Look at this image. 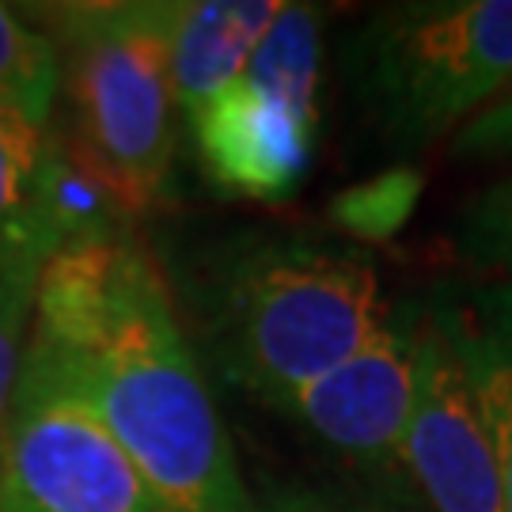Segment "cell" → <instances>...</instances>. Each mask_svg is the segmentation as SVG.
Returning a JSON list of instances; mask_svg holds the SVG:
<instances>
[{"label": "cell", "mask_w": 512, "mask_h": 512, "mask_svg": "<svg viewBox=\"0 0 512 512\" xmlns=\"http://www.w3.org/2000/svg\"><path fill=\"white\" fill-rule=\"evenodd\" d=\"M31 334L73 372L156 512H255L164 277L129 228L42 266Z\"/></svg>", "instance_id": "6da1fadb"}, {"label": "cell", "mask_w": 512, "mask_h": 512, "mask_svg": "<svg viewBox=\"0 0 512 512\" xmlns=\"http://www.w3.org/2000/svg\"><path fill=\"white\" fill-rule=\"evenodd\" d=\"M391 300L376 262L334 239H258L209 285V334L224 376L274 406L384 330Z\"/></svg>", "instance_id": "7a4b0ae2"}, {"label": "cell", "mask_w": 512, "mask_h": 512, "mask_svg": "<svg viewBox=\"0 0 512 512\" xmlns=\"http://www.w3.org/2000/svg\"><path fill=\"white\" fill-rule=\"evenodd\" d=\"M31 16L57 46L61 92L73 114L65 145L126 217L164 205L179 145L164 0L42 4Z\"/></svg>", "instance_id": "3957f363"}, {"label": "cell", "mask_w": 512, "mask_h": 512, "mask_svg": "<svg viewBox=\"0 0 512 512\" xmlns=\"http://www.w3.org/2000/svg\"><path fill=\"white\" fill-rule=\"evenodd\" d=\"M349 57L368 118L414 152L512 95V0L395 4L357 31Z\"/></svg>", "instance_id": "277c9868"}, {"label": "cell", "mask_w": 512, "mask_h": 512, "mask_svg": "<svg viewBox=\"0 0 512 512\" xmlns=\"http://www.w3.org/2000/svg\"><path fill=\"white\" fill-rule=\"evenodd\" d=\"M0 512H156L133 459L35 334L0 433Z\"/></svg>", "instance_id": "5b68a950"}, {"label": "cell", "mask_w": 512, "mask_h": 512, "mask_svg": "<svg viewBox=\"0 0 512 512\" xmlns=\"http://www.w3.org/2000/svg\"><path fill=\"white\" fill-rule=\"evenodd\" d=\"M425 308L399 300L384 330L319 380L281 395L274 410L300 421L334 452L376 471L403 467V440L414 406Z\"/></svg>", "instance_id": "8992f818"}, {"label": "cell", "mask_w": 512, "mask_h": 512, "mask_svg": "<svg viewBox=\"0 0 512 512\" xmlns=\"http://www.w3.org/2000/svg\"><path fill=\"white\" fill-rule=\"evenodd\" d=\"M403 467H410L437 512H505V486L471 376L429 308L421 323Z\"/></svg>", "instance_id": "52a82bcc"}, {"label": "cell", "mask_w": 512, "mask_h": 512, "mask_svg": "<svg viewBox=\"0 0 512 512\" xmlns=\"http://www.w3.org/2000/svg\"><path fill=\"white\" fill-rule=\"evenodd\" d=\"M186 126L205 175L251 202H285L304 183L315 152V118L262 92L247 76L213 95Z\"/></svg>", "instance_id": "ba28073f"}, {"label": "cell", "mask_w": 512, "mask_h": 512, "mask_svg": "<svg viewBox=\"0 0 512 512\" xmlns=\"http://www.w3.org/2000/svg\"><path fill=\"white\" fill-rule=\"evenodd\" d=\"M425 308L471 376L505 486V512H512V281L440 285Z\"/></svg>", "instance_id": "9c48e42d"}, {"label": "cell", "mask_w": 512, "mask_h": 512, "mask_svg": "<svg viewBox=\"0 0 512 512\" xmlns=\"http://www.w3.org/2000/svg\"><path fill=\"white\" fill-rule=\"evenodd\" d=\"M281 0H164L167 65L183 118L243 76Z\"/></svg>", "instance_id": "30bf717a"}, {"label": "cell", "mask_w": 512, "mask_h": 512, "mask_svg": "<svg viewBox=\"0 0 512 512\" xmlns=\"http://www.w3.org/2000/svg\"><path fill=\"white\" fill-rule=\"evenodd\" d=\"M54 160V129L0 103V274L42 270L61 251L50 213Z\"/></svg>", "instance_id": "8fae6325"}, {"label": "cell", "mask_w": 512, "mask_h": 512, "mask_svg": "<svg viewBox=\"0 0 512 512\" xmlns=\"http://www.w3.org/2000/svg\"><path fill=\"white\" fill-rule=\"evenodd\" d=\"M319 16L311 4H281L274 27L262 35L255 54L247 61L243 76L258 84L262 92L289 103L300 114H319L315 92H319Z\"/></svg>", "instance_id": "7c38bea8"}, {"label": "cell", "mask_w": 512, "mask_h": 512, "mask_svg": "<svg viewBox=\"0 0 512 512\" xmlns=\"http://www.w3.org/2000/svg\"><path fill=\"white\" fill-rule=\"evenodd\" d=\"M61 95L54 38L42 31L31 8L0 4V103L27 122L50 126Z\"/></svg>", "instance_id": "4fadbf2b"}, {"label": "cell", "mask_w": 512, "mask_h": 512, "mask_svg": "<svg viewBox=\"0 0 512 512\" xmlns=\"http://www.w3.org/2000/svg\"><path fill=\"white\" fill-rule=\"evenodd\" d=\"M421 171L414 167H391L365 183L349 186L338 198H330V224L361 243H387L403 232L414 205L421 198Z\"/></svg>", "instance_id": "5bb4252c"}, {"label": "cell", "mask_w": 512, "mask_h": 512, "mask_svg": "<svg viewBox=\"0 0 512 512\" xmlns=\"http://www.w3.org/2000/svg\"><path fill=\"white\" fill-rule=\"evenodd\" d=\"M459 255L512 281V179L486 186L459 217Z\"/></svg>", "instance_id": "9a60e30c"}, {"label": "cell", "mask_w": 512, "mask_h": 512, "mask_svg": "<svg viewBox=\"0 0 512 512\" xmlns=\"http://www.w3.org/2000/svg\"><path fill=\"white\" fill-rule=\"evenodd\" d=\"M42 270H4L0 274V433L12 410V395L19 384V368L31 338L35 289Z\"/></svg>", "instance_id": "2e32d148"}, {"label": "cell", "mask_w": 512, "mask_h": 512, "mask_svg": "<svg viewBox=\"0 0 512 512\" xmlns=\"http://www.w3.org/2000/svg\"><path fill=\"white\" fill-rule=\"evenodd\" d=\"M456 148L467 156H512V95L459 129Z\"/></svg>", "instance_id": "e0dca14e"}, {"label": "cell", "mask_w": 512, "mask_h": 512, "mask_svg": "<svg viewBox=\"0 0 512 512\" xmlns=\"http://www.w3.org/2000/svg\"><path fill=\"white\" fill-rule=\"evenodd\" d=\"M255 512H376L365 509V505H353V501H342V497H319V494H285L274 497L266 509Z\"/></svg>", "instance_id": "ac0fdd59"}]
</instances>
